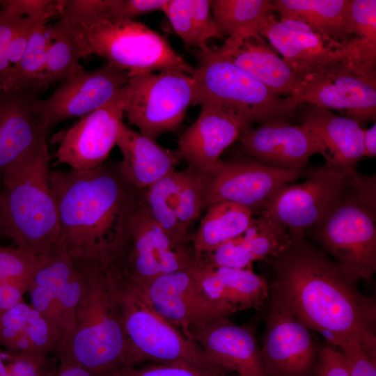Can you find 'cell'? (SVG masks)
Returning <instances> with one entry per match:
<instances>
[{
  "instance_id": "25",
  "label": "cell",
  "mask_w": 376,
  "mask_h": 376,
  "mask_svg": "<svg viewBox=\"0 0 376 376\" xmlns=\"http://www.w3.org/2000/svg\"><path fill=\"white\" fill-rule=\"evenodd\" d=\"M301 125L322 141L327 150L326 163L350 173L363 157V130L355 120L331 110L306 104L299 116Z\"/></svg>"
},
{
  "instance_id": "14",
  "label": "cell",
  "mask_w": 376,
  "mask_h": 376,
  "mask_svg": "<svg viewBox=\"0 0 376 376\" xmlns=\"http://www.w3.org/2000/svg\"><path fill=\"white\" fill-rule=\"evenodd\" d=\"M302 173L299 170L272 168L246 155L221 161L216 171L207 176L202 210L228 201L258 214L279 189L294 183Z\"/></svg>"
},
{
  "instance_id": "1",
  "label": "cell",
  "mask_w": 376,
  "mask_h": 376,
  "mask_svg": "<svg viewBox=\"0 0 376 376\" xmlns=\"http://www.w3.org/2000/svg\"><path fill=\"white\" fill-rule=\"evenodd\" d=\"M275 279L270 293L308 329L334 347L359 340L376 360V304L363 295L356 279L325 251L303 240L267 261Z\"/></svg>"
},
{
  "instance_id": "45",
  "label": "cell",
  "mask_w": 376,
  "mask_h": 376,
  "mask_svg": "<svg viewBox=\"0 0 376 376\" xmlns=\"http://www.w3.org/2000/svg\"><path fill=\"white\" fill-rule=\"evenodd\" d=\"M316 375L350 376L342 353L329 344L320 346Z\"/></svg>"
},
{
  "instance_id": "50",
  "label": "cell",
  "mask_w": 376,
  "mask_h": 376,
  "mask_svg": "<svg viewBox=\"0 0 376 376\" xmlns=\"http://www.w3.org/2000/svg\"><path fill=\"white\" fill-rule=\"evenodd\" d=\"M363 157L376 156V123L366 130H363Z\"/></svg>"
},
{
  "instance_id": "5",
  "label": "cell",
  "mask_w": 376,
  "mask_h": 376,
  "mask_svg": "<svg viewBox=\"0 0 376 376\" xmlns=\"http://www.w3.org/2000/svg\"><path fill=\"white\" fill-rule=\"evenodd\" d=\"M376 177L357 172L341 198L313 228L318 242L358 281L376 272Z\"/></svg>"
},
{
  "instance_id": "19",
  "label": "cell",
  "mask_w": 376,
  "mask_h": 376,
  "mask_svg": "<svg viewBox=\"0 0 376 376\" xmlns=\"http://www.w3.org/2000/svg\"><path fill=\"white\" fill-rule=\"evenodd\" d=\"M242 152L260 162L282 170L303 171L311 156L327 158L324 145L312 131L285 118L248 128L240 138Z\"/></svg>"
},
{
  "instance_id": "6",
  "label": "cell",
  "mask_w": 376,
  "mask_h": 376,
  "mask_svg": "<svg viewBox=\"0 0 376 376\" xmlns=\"http://www.w3.org/2000/svg\"><path fill=\"white\" fill-rule=\"evenodd\" d=\"M110 265L113 290L135 363L149 359L216 373L228 370L160 316L116 265Z\"/></svg>"
},
{
  "instance_id": "16",
  "label": "cell",
  "mask_w": 376,
  "mask_h": 376,
  "mask_svg": "<svg viewBox=\"0 0 376 376\" xmlns=\"http://www.w3.org/2000/svg\"><path fill=\"white\" fill-rule=\"evenodd\" d=\"M292 311L272 297L260 355L266 376H317L320 346Z\"/></svg>"
},
{
  "instance_id": "38",
  "label": "cell",
  "mask_w": 376,
  "mask_h": 376,
  "mask_svg": "<svg viewBox=\"0 0 376 376\" xmlns=\"http://www.w3.org/2000/svg\"><path fill=\"white\" fill-rule=\"evenodd\" d=\"M39 263L38 256L0 244V282L29 285Z\"/></svg>"
},
{
  "instance_id": "28",
  "label": "cell",
  "mask_w": 376,
  "mask_h": 376,
  "mask_svg": "<svg viewBox=\"0 0 376 376\" xmlns=\"http://www.w3.org/2000/svg\"><path fill=\"white\" fill-rule=\"evenodd\" d=\"M350 0H274L281 19L301 21L324 38L348 44L353 39L348 22Z\"/></svg>"
},
{
  "instance_id": "3",
  "label": "cell",
  "mask_w": 376,
  "mask_h": 376,
  "mask_svg": "<svg viewBox=\"0 0 376 376\" xmlns=\"http://www.w3.org/2000/svg\"><path fill=\"white\" fill-rule=\"evenodd\" d=\"M84 276L75 331L58 359L70 360L92 376H114L135 364L114 295L108 262L74 260Z\"/></svg>"
},
{
  "instance_id": "17",
  "label": "cell",
  "mask_w": 376,
  "mask_h": 376,
  "mask_svg": "<svg viewBox=\"0 0 376 376\" xmlns=\"http://www.w3.org/2000/svg\"><path fill=\"white\" fill-rule=\"evenodd\" d=\"M126 86L107 104L81 117L57 136L55 164L85 171L105 162L124 123Z\"/></svg>"
},
{
  "instance_id": "9",
  "label": "cell",
  "mask_w": 376,
  "mask_h": 376,
  "mask_svg": "<svg viewBox=\"0 0 376 376\" xmlns=\"http://www.w3.org/2000/svg\"><path fill=\"white\" fill-rule=\"evenodd\" d=\"M81 29L92 54L130 74L166 70L194 74V68L164 36L140 22L104 20Z\"/></svg>"
},
{
  "instance_id": "10",
  "label": "cell",
  "mask_w": 376,
  "mask_h": 376,
  "mask_svg": "<svg viewBox=\"0 0 376 376\" xmlns=\"http://www.w3.org/2000/svg\"><path fill=\"white\" fill-rule=\"evenodd\" d=\"M356 173H350L326 162L311 168L306 172L302 182L288 184L279 189L258 214L282 226L293 242L301 241L306 230L331 212Z\"/></svg>"
},
{
  "instance_id": "30",
  "label": "cell",
  "mask_w": 376,
  "mask_h": 376,
  "mask_svg": "<svg viewBox=\"0 0 376 376\" xmlns=\"http://www.w3.org/2000/svg\"><path fill=\"white\" fill-rule=\"evenodd\" d=\"M253 217L250 209L233 202H221L210 207L197 230L189 235L195 254L201 258L240 236L247 229Z\"/></svg>"
},
{
  "instance_id": "37",
  "label": "cell",
  "mask_w": 376,
  "mask_h": 376,
  "mask_svg": "<svg viewBox=\"0 0 376 376\" xmlns=\"http://www.w3.org/2000/svg\"><path fill=\"white\" fill-rule=\"evenodd\" d=\"M30 308L31 305L22 301L0 315V345L4 346L7 350L33 353L25 335Z\"/></svg>"
},
{
  "instance_id": "36",
  "label": "cell",
  "mask_w": 376,
  "mask_h": 376,
  "mask_svg": "<svg viewBox=\"0 0 376 376\" xmlns=\"http://www.w3.org/2000/svg\"><path fill=\"white\" fill-rule=\"evenodd\" d=\"M120 1L57 0L58 16L84 29L100 21H114Z\"/></svg>"
},
{
  "instance_id": "22",
  "label": "cell",
  "mask_w": 376,
  "mask_h": 376,
  "mask_svg": "<svg viewBox=\"0 0 376 376\" xmlns=\"http://www.w3.org/2000/svg\"><path fill=\"white\" fill-rule=\"evenodd\" d=\"M214 49L274 93L299 102L304 80L260 34L227 38Z\"/></svg>"
},
{
  "instance_id": "52",
  "label": "cell",
  "mask_w": 376,
  "mask_h": 376,
  "mask_svg": "<svg viewBox=\"0 0 376 376\" xmlns=\"http://www.w3.org/2000/svg\"><path fill=\"white\" fill-rule=\"evenodd\" d=\"M233 376H240V375L237 374V375H233Z\"/></svg>"
},
{
  "instance_id": "15",
  "label": "cell",
  "mask_w": 376,
  "mask_h": 376,
  "mask_svg": "<svg viewBox=\"0 0 376 376\" xmlns=\"http://www.w3.org/2000/svg\"><path fill=\"white\" fill-rule=\"evenodd\" d=\"M130 72L107 63L94 70L82 69L45 100H36L33 109L47 132L56 124L83 117L113 100L127 86Z\"/></svg>"
},
{
  "instance_id": "11",
  "label": "cell",
  "mask_w": 376,
  "mask_h": 376,
  "mask_svg": "<svg viewBox=\"0 0 376 376\" xmlns=\"http://www.w3.org/2000/svg\"><path fill=\"white\" fill-rule=\"evenodd\" d=\"M199 260L188 242L175 240L154 221L143 196L132 214L125 240L113 259L136 287L159 276L188 268Z\"/></svg>"
},
{
  "instance_id": "7",
  "label": "cell",
  "mask_w": 376,
  "mask_h": 376,
  "mask_svg": "<svg viewBox=\"0 0 376 376\" xmlns=\"http://www.w3.org/2000/svg\"><path fill=\"white\" fill-rule=\"evenodd\" d=\"M197 66L192 76L197 102H210L230 109L250 125L285 118L301 104L279 95L266 86L207 47L196 52Z\"/></svg>"
},
{
  "instance_id": "33",
  "label": "cell",
  "mask_w": 376,
  "mask_h": 376,
  "mask_svg": "<svg viewBox=\"0 0 376 376\" xmlns=\"http://www.w3.org/2000/svg\"><path fill=\"white\" fill-rule=\"evenodd\" d=\"M211 11L221 36L233 38L258 34V22L273 15L274 8L269 0H213Z\"/></svg>"
},
{
  "instance_id": "12",
  "label": "cell",
  "mask_w": 376,
  "mask_h": 376,
  "mask_svg": "<svg viewBox=\"0 0 376 376\" xmlns=\"http://www.w3.org/2000/svg\"><path fill=\"white\" fill-rule=\"evenodd\" d=\"M256 31L303 80L350 58L376 61V52L356 39L346 45L336 43L299 20H276L271 15L258 22Z\"/></svg>"
},
{
  "instance_id": "4",
  "label": "cell",
  "mask_w": 376,
  "mask_h": 376,
  "mask_svg": "<svg viewBox=\"0 0 376 376\" xmlns=\"http://www.w3.org/2000/svg\"><path fill=\"white\" fill-rule=\"evenodd\" d=\"M46 139L3 172L0 192V231L17 249L35 256L59 240L57 205L49 182Z\"/></svg>"
},
{
  "instance_id": "48",
  "label": "cell",
  "mask_w": 376,
  "mask_h": 376,
  "mask_svg": "<svg viewBox=\"0 0 376 376\" xmlns=\"http://www.w3.org/2000/svg\"><path fill=\"white\" fill-rule=\"evenodd\" d=\"M1 2L0 0V52L16 33L24 19L1 8Z\"/></svg>"
},
{
  "instance_id": "27",
  "label": "cell",
  "mask_w": 376,
  "mask_h": 376,
  "mask_svg": "<svg viewBox=\"0 0 376 376\" xmlns=\"http://www.w3.org/2000/svg\"><path fill=\"white\" fill-rule=\"evenodd\" d=\"M38 258L31 283L43 285L50 290L75 331V315L84 288L83 273L75 265L61 239Z\"/></svg>"
},
{
  "instance_id": "21",
  "label": "cell",
  "mask_w": 376,
  "mask_h": 376,
  "mask_svg": "<svg viewBox=\"0 0 376 376\" xmlns=\"http://www.w3.org/2000/svg\"><path fill=\"white\" fill-rule=\"evenodd\" d=\"M217 365L240 376H266L260 350L251 328L238 326L228 317L203 322L182 333Z\"/></svg>"
},
{
  "instance_id": "40",
  "label": "cell",
  "mask_w": 376,
  "mask_h": 376,
  "mask_svg": "<svg viewBox=\"0 0 376 376\" xmlns=\"http://www.w3.org/2000/svg\"><path fill=\"white\" fill-rule=\"evenodd\" d=\"M348 22L354 39L376 49L375 0H350Z\"/></svg>"
},
{
  "instance_id": "20",
  "label": "cell",
  "mask_w": 376,
  "mask_h": 376,
  "mask_svg": "<svg viewBox=\"0 0 376 376\" xmlns=\"http://www.w3.org/2000/svg\"><path fill=\"white\" fill-rule=\"evenodd\" d=\"M198 117L180 136L178 150L198 171L212 175L222 160L223 152L250 127V124L235 111L219 104H200Z\"/></svg>"
},
{
  "instance_id": "51",
  "label": "cell",
  "mask_w": 376,
  "mask_h": 376,
  "mask_svg": "<svg viewBox=\"0 0 376 376\" xmlns=\"http://www.w3.org/2000/svg\"><path fill=\"white\" fill-rule=\"evenodd\" d=\"M18 352L0 350V375L6 373L17 359Z\"/></svg>"
},
{
  "instance_id": "32",
  "label": "cell",
  "mask_w": 376,
  "mask_h": 376,
  "mask_svg": "<svg viewBox=\"0 0 376 376\" xmlns=\"http://www.w3.org/2000/svg\"><path fill=\"white\" fill-rule=\"evenodd\" d=\"M183 175V171H174L161 178L144 190L143 200L150 217L169 235L189 242V235L182 231L177 218Z\"/></svg>"
},
{
  "instance_id": "31",
  "label": "cell",
  "mask_w": 376,
  "mask_h": 376,
  "mask_svg": "<svg viewBox=\"0 0 376 376\" xmlns=\"http://www.w3.org/2000/svg\"><path fill=\"white\" fill-rule=\"evenodd\" d=\"M162 11L187 48L203 49L211 38H220L210 0H166Z\"/></svg>"
},
{
  "instance_id": "41",
  "label": "cell",
  "mask_w": 376,
  "mask_h": 376,
  "mask_svg": "<svg viewBox=\"0 0 376 376\" xmlns=\"http://www.w3.org/2000/svg\"><path fill=\"white\" fill-rule=\"evenodd\" d=\"M1 7L13 15L39 23L58 15L57 0H3Z\"/></svg>"
},
{
  "instance_id": "26",
  "label": "cell",
  "mask_w": 376,
  "mask_h": 376,
  "mask_svg": "<svg viewBox=\"0 0 376 376\" xmlns=\"http://www.w3.org/2000/svg\"><path fill=\"white\" fill-rule=\"evenodd\" d=\"M116 146L123 155L117 164L123 178L143 191L173 172L181 159L178 151L166 148L150 137L122 125Z\"/></svg>"
},
{
  "instance_id": "43",
  "label": "cell",
  "mask_w": 376,
  "mask_h": 376,
  "mask_svg": "<svg viewBox=\"0 0 376 376\" xmlns=\"http://www.w3.org/2000/svg\"><path fill=\"white\" fill-rule=\"evenodd\" d=\"M337 348L345 359L350 376H376V361L370 357L359 340H347Z\"/></svg>"
},
{
  "instance_id": "49",
  "label": "cell",
  "mask_w": 376,
  "mask_h": 376,
  "mask_svg": "<svg viewBox=\"0 0 376 376\" xmlns=\"http://www.w3.org/2000/svg\"><path fill=\"white\" fill-rule=\"evenodd\" d=\"M55 376H92L79 364L68 360L60 359Z\"/></svg>"
},
{
  "instance_id": "42",
  "label": "cell",
  "mask_w": 376,
  "mask_h": 376,
  "mask_svg": "<svg viewBox=\"0 0 376 376\" xmlns=\"http://www.w3.org/2000/svg\"><path fill=\"white\" fill-rule=\"evenodd\" d=\"M56 360L49 355L18 352L10 369L0 376H55Z\"/></svg>"
},
{
  "instance_id": "39",
  "label": "cell",
  "mask_w": 376,
  "mask_h": 376,
  "mask_svg": "<svg viewBox=\"0 0 376 376\" xmlns=\"http://www.w3.org/2000/svg\"><path fill=\"white\" fill-rule=\"evenodd\" d=\"M38 24L41 23L24 18L16 33L0 52V90H7L29 38Z\"/></svg>"
},
{
  "instance_id": "34",
  "label": "cell",
  "mask_w": 376,
  "mask_h": 376,
  "mask_svg": "<svg viewBox=\"0 0 376 376\" xmlns=\"http://www.w3.org/2000/svg\"><path fill=\"white\" fill-rule=\"evenodd\" d=\"M214 270L224 285L228 301L238 311L259 308L269 295L270 284L251 268L216 267Z\"/></svg>"
},
{
  "instance_id": "44",
  "label": "cell",
  "mask_w": 376,
  "mask_h": 376,
  "mask_svg": "<svg viewBox=\"0 0 376 376\" xmlns=\"http://www.w3.org/2000/svg\"><path fill=\"white\" fill-rule=\"evenodd\" d=\"M216 373L180 364H162L144 368H126L114 376H223Z\"/></svg>"
},
{
  "instance_id": "47",
  "label": "cell",
  "mask_w": 376,
  "mask_h": 376,
  "mask_svg": "<svg viewBox=\"0 0 376 376\" xmlns=\"http://www.w3.org/2000/svg\"><path fill=\"white\" fill-rule=\"evenodd\" d=\"M28 289L25 285L0 282V315L23 301Z\"/></svg>"
},
{
  "instance_id": "29",
  "label": "cell",
  "mask_w": 376,
  "mask_h": 376,
  "mask_svg": "<svg viewBox=\"0 0 376 376\" xmlns=\"http://www.w3.org/2000/svg\"><path fill=\"white\" fill-rule=\"evenodd\" d=\"M51 27L52 40L39 88L72 78L84 69L80 60L92 54L86 36L78 26L60 18Z\"/></svg>"
},
{
  "instance_id": "13",
  "label": "cell",
  "mask_w": 376,
  "mask_h": 376,
  "mask_svg": "<svg viewBox=\"0 0 376 376\" xmlns=\"http://www.w3.org/2000/svg\"><path fill=\"white\" fill-rule=\"evenodd\" d=\"M375 62L362 57L350 58L304 79L299 102L345 111L346 117L360 125L375 121Z\"/></svg>"
},
{
  "instance_id": "8",
  "label": "cell",
  "mask_w": 376,
  "mask_h": 376,
  "mask_svg": "<svg viewBox=\"0 0 376 376\" xmlns=\"http://www.w3.org/2000/svg\"><path fill=\"white\" fill-rule=\"evenodd\" d=\"M124 116L142 134L156 139L177 130L196 104L194 77L180 71L130 74Z\"/></svg>"
},
{
  "instance_id": "35",
  "label": "cell",
  "mask_w": 376,
  "mask_h": 376,
  "mask_svg": "<svg viewBox=\"0 0 376 376\" xmlns=\"http://www.w3.org/2000/svg\"><path fill=\"white\" fill-rule=\"evenodd\" d=\"M51 40V24H38L29 38L22 58L12 77L7 90L39 88Z\"/></svg>"
},
{
  "instance_id": "2",
  "label": "cell",
  "mask_w": 376,
  "mask_h": 376,
  "mask_svg": "<svg viewBox=\"0 0 376 376\" xmlns=\"http://www.w3.org/2000/svg\"><path fill=\"white\" fill-rule=\"evenodd\" d=\"M58 214L60 238L74 260L105 262L122 247L143 191L127 183L118 166L49 171Z\"/></svg>"
},
{
  "instance_id": "24",
  "label": "cell",
  "mask_w": 376,
  "mask_h": 376,
  "mask_svg": "<svg viewBox=\"0 0 376 376\" xmlns=\"http://www.w3.org/2000/svg\"><path fill=\"white\" fill-rule=\"evenodd\" d=\"M293 241L288 232L273 219L258 214L240 236L202 257L211 267L251 268L253 262L267 261L286 252Z\"/></svg>"
},
{
  "instance_id": "23",
  "label": "cell",
  "mask_w": 376,
  "mask_h": 376,
  "mask_svg": "<svg viewBox=\"0 0 376 376\" xmlns=\"http://www.w3.org/2000/svg\"><path fill=\"white\" fill-rule=\"evenodd\" d=\"M35 89L0 90V180L4 171L46 139L34 111Z\"/></svg>"
},
{
  "instance_id": "18",
  "label": "cell",
  "mask_w": 376,
  "mask_h": 376,
  "mask_svg": "<svg viewBox=\"0 0 376 376\" xmlns=\"http://www.w3.org/2000/svg\"><path fill=\"white\" fill-rule=\"evenodd\" d=\"M194 265L159 276L141 287L132 284L160 316L175 327H180L182 333L236 312L204 295L194 276Z\"/></svg>"
},
{
  "instance_id": "46",
  "label": "cell",
  "mask_w": 376,
  "mask_h": 376,
  "mask_svg": "<svg viewBox=\"0 0 376 376\" xmlns=\"http://www.w3.org/2000/svg\"><path fill=\"white\" fill-rule=\"evenodd\" d=\"M166 0H120L114 21L134 20L135 18L162 10Z\"/></svg>"
}]
</instances>
